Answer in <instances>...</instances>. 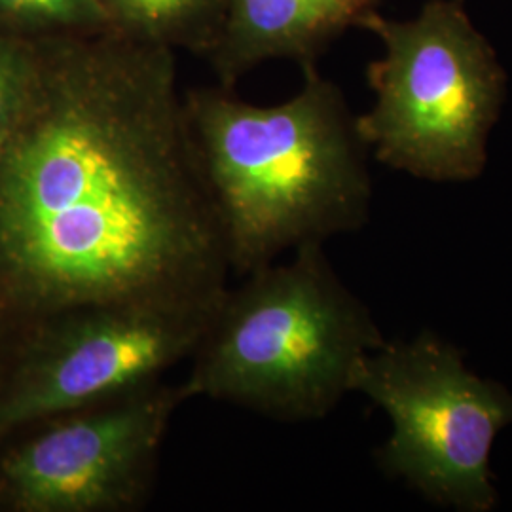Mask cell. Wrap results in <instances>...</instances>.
<instances>
[{
  "label": "cell",
  "mask_w": 512,
  "mask_h": 512,
  "mask_svg": "<svg viewBox=\"0 0 512 512\" xmlns=\"http://www.w3.org/2000/svg\"><path fill=\"white\" fill-rule=\"evenodd\" d=\"M0 148V357L59 313H213L230 264L175 52L116 33L44 38Z\"/></svg>",
  "instance_id": "cell-1"
},
{
  "label": "cell",
  "mask_w": 512,
  "mask_h": 512,
  "mask_svg": "<svg viewBox=\"0 0 512 512\" xmlns=\"http://www.w3.org/2000/svg\"><path fill=\"white\" fill-rule=\"evenodd\" d=\"M287 103L258 107L232 88L183 93L184 116L219 219L230 272L361 230L370 209L366 150L344 93L304 67Z\"/></svg>",
  "instance_id": "cell-2"
},
{
  "label": "cell",
  "mask_w": 512,
  "mask_h": 512,
  "mask_svg": "<svg viewBox=\"0 0 512 512\" xmlns=\"http://www.w3.org/2000/svg\"><path fill=\"white\" fill-rule=\"evenodd\" d=\"M385 340L365 304L334 274L321 243L226 289L181 382L205 397L279 421L329 416L359 361Z\"/></svg>",
  "instance_id": "cell-3"
},
{
  "label": "cell",
  "mask_w": 512,
  "mask_h": 512,
  "mask_svg": "<svg viewBox=\"0 0 512 512\" xmlns=\"http://www.w3.org/2000/svg\"><path fill=\"white\" fill-rule=\"evenodd\" d=\"M461 2L431 0L406 23L376 14L365 27L385 55L368 65L376 103L357 129L382 164L437 183L482 175L505 99V71Z\"/></svg>",
  "instance_id": "cell-4"
},
{
  "label": "cell",
  "mask_w": 512,
  "mask_h": 512,
  "mask_svg": "<svg viewBox=\"0 0 512 512\" xmlns=\"http://www.w3.org/2000/svg\"><path fill=\"white\" fill-rule=\"evenodd\" d=\"M349 391H359L389 416L393 435L376 458L427 499L459 511L497 505L490 454L512 423V393L482 380L439 336L385 342L355 366Z\"/></svg>",
  "instance_id": "cell-5"
},
{
  "label": "cell",
  "mask_w": 512,
  "mask_h": 512,
  "mask_svg": "<svg viewBox=\"0 0 512 512\" xmlns=\"http://www.w3.org/2000/svg\"><path fill=\"white\" fill-rule=\"evenodd\" d=\"M186 403L164 380L37 421L0 442V511L147 507L169 425Z\"/></svg>",
  "instance_id": "cell-6"
},
{
  "label": "cell",
  "mask_w": 512,
  "mask_h": 512,
  "mask_svg": "<svg viewBox=\"0 0 512 512\" xmlns=\"http://www.w3.org/2000/svg\"><path fill=\"white\" fill-rule=\"evenodd\" d=\"M211 313L99 304L59 313L0 357V442L21 429L164 380Z\"/></svg>",
  "instance_id": "cell-7"
},
{
  "label": "cell",
  "mask_w": 512,
  "mask_h": 512,
  "mask_svg": "<svg viewBox=\"0 0 512 512\" xmlns=\"http://www.w3.org/2000/svg\"><path fill=\"white\" fill-rule=\"evenodd\" d=\"M382 0H226L219 38L205 55L219 86L270 59H293L304 67L349 27H366Z\"/></svg>",
  "instance_id": "cell-8"
},
{
  "label": "cell",
  "mask_w": 512,
  "mask_h": 512,
  "mask_svg": "<svg viewBox=\"0 0 512 512\" xmlns=\"http://www.w3.org/2000/svg\"><path fill=\"white\" fill-rule=\"evenodd\" d=\"M110 31L120 37L183 48L192 54L211 52L219 38L226 0H101Z\"/></svg>",
  "instance_id": "cell-9"
},
{
  "label": "cell",
  "mask_w": 512,
  "mask_h": 512,
  "mask_svg": "<svg viewBox=\"0 0 512 512\" xmlns=\"http://www.w3.org/2000/svg\"><path fill=\"white\" fill-rule=\"evenodd\" d=\"M101 0H0V33L27 40L109 33Z\"/></svg>",
  "instance_id": "cell-10"
},
{
  "label": "cell",
  "mask_w": 512,
  "mask_h": 512,
  "mask_svg": "<svg viewBox=\"0 0 512 512\" xmlns=\"http://www.w3.org/2000/svg\"><path fill=\"white\" fill-rule=\"evenodd\" d=\"M37 71V40L0 33V148L23 114Z\"/></svg>",
  "instance_id": "cell-11"
}]
</instances>
